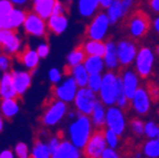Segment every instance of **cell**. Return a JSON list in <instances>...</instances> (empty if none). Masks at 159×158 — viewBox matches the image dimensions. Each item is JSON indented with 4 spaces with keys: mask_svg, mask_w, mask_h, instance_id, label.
I'll list each match as a JSON object with an SVG mask.
<instances>
[{
    "mask_svg": "<svg viewBox=\"0 0 159 158\" xmlns=\"http://www.w3.org/2000/svg\"><path fill=\"white\" fill-rule=\"evenodd\" d=\"M49 79L52 83H57L61 80V73L57 69H51L49 72Z\"/></svg>",
    "mask_w": 159,
    "mask_h": 158,
    "instance_id": "7bdbcfd3",
    "label": "cell"
},
{
    "mask_svg": "<svg viewBox=\"0 0 159 158\" xmlns=\"http://www.w3.org/2000/svg\"><path fill=\"white\" fill-rule=\"evenodd\" d=\"M11 69V58L7 53L0 54V71L8 72Z\"/></svg>",
    "mask_w": 159,
    "mask_h": 158,
    "instance_id": "74e56055",
    "label": "cell"
},
{
    "mask_svg": "<svg viewBox=\"0 0 159 158\" xmlns=\"http://www.w3.org/2000/svg\"><path fill=\"white\" fill-rule=\"evenodd\" d=\"M89 71V74H94V73H101L103 70V61L101 57H96V55H89L83 63Z\"/></svg>",
    "mask_w": 159,
    "mask_h": 158,
    "instance_id": "f546056e",
    "label": "cell"
},
{
    "mask_svg": "<svg viewBox=\"0 0 159 158\" xmlns=\"http://www.w3.org/2000/svg\"><path fill=\"white\" fill-rule=\"evenodd\" d=\"M106 131L103 127H95L82 148V155L87 158L102 157L103 151L106 148Z\"/></svg>",
    "mask_w": 159,
    "mask_h": 158,
    "instance_id": "7a4b0ae2",
    "label": "cell"
},
{
    "mask_svg": "<svg viewBox=\"0 0 159 158\" xmlns=\"http://www.w3.org/2000/svg\"><path fill=\"white\" fill-rule=\"evenodd\" d=\"M66 1H67V2H70V3H71V2H72V1H73V0H66Z\"/></svg>",
    "mask_w": 159,
    "mask_h": 158,
    "instance_id": "11a10c76",
    "label": "cell"
},
{
    "mask_svg": "<svg viewBox=\"0 0 159 158\" xmlns=\"http://www.w3.org/2000/svg\"><path fill=\"white\" fill-rule=\"evenodd\" d=\"M91 134V119L89 118V115L81 114L79 118L70 127L71 141L77 148H83Z\"/></svg>",
    "mask_w": 159,
    "mask_h": 158,
    "instance_id": "3957f363",
    "label": "cell"
},
{
    "mask_svg": "<svg viewBox=\"0 0 159 158\" xmlns=\"http://www.w3.org/2000/svg\"><path fill=\"white\" fill-rule=\"evenodd\" d=\"M77 85L76 82H75L74 77H70L67 79L62 85L57 87H53V96L57 100H61V101L66 102H72L74 101L75 95H76L77 92Z\"/></svg>",
    "mask_w": 159,
    "mask_h": 158,
    "instance_id": "7c38bea8",
    "label": "cell"
},
{
    "mask_svg": "<svg viewBox=\"0 0 159 158\" xmlns=\"http://www.w3.org/2000/svg\"><path fill=\"white\" fill-rule=\"evenodd\" d=\"M11 2L13 3V5H19V6H21V5H25V2H27L28 0H10Z\"/></svg>",
    "mask_w": 159,
    "mask_h": 158,
    "instance_id": "f907efd6",
    "label": "cell"
},
{
    "mask_svg": "<svg viewBox=\"0 0 159 158\" xmlns=\"http://www.w3.org/2000/svg\"><path fill=\"white\" fill-rule=\"evenodd\" d=\"M96 101L97 100L95 96V92H93L89 87H87V89L81 87L76 92L74 99L77 111L81 114H85V115H92Z\"/></svg>",
    "mask_w": 159,
    "mask_h": 158,
    "instance_id": "8992f818",
    "label": "cell"
},
{
    "mask_svg": "<svg viewBox=\"0 0 159 158\" xmlns=\"http://www.w3.org/2000/svg\"><path fill=\"white\" fill-rule=\"evenodd\" d=\"M37 52L38 54H39L40 58H47L50 53V47L48 43H41L39 44V47L37 48Z\"/></svg>",
    "mask_w": 159,
    "mask_h": 158,
    "instance_id": "b9f144b4",
    "label": "cell"
},
{
    "mask_svg": "<svg viewBox=\"0 0 159 158\" xmlns=\"http://www.w3.org/2000/svg\"><path fill=\"white\" fill-rule=\"evenodd\" d=\"M87 57L89 55H87L86 51H85L84 43H81V44L76 45L69 54V57H67V64L71 65V67L83 64Z\"/></svg>",
    "mask_w": 159,
    "mask_h": 158,
    "instance_id": "603a6c76",
    "label": "cell"
},
{
    "mask_svg": "<svg viewBox=\"0 0 159 158\" xmlns=\"http://www.w3.org/2000/svg\"><path fill=\"white\" fill-rule=\"evenodd\" d=\"M0 107L3 117L7 119H11L19 112V105L16 99H3Z\"/></svg>",
    "mask_w": 159,
    "mask_h": 158,
    "instance_id": "4316f807",
    "label": "cell"
},
{
    "mask_svg": "<svg viewBox=\"0 0 159 158\" xmlns=\"http://www.w3.org/2000/svg\"><path fill=\"white\" fill-rule=\"evenodd\" d=\"M106 124L108 126V128H112L115 133H117L118 135H122L125 128V122L122 112L118 109H115V107H111V109H107Z\"/></svg>",
    "mask_w": 159,
    "mask_h": 158,
    "instance_id": "4fadbf2b",
    "label": "cell"
},
{
    "mask_svg": "<svg viewBox=\"0 0 159 158\" xmlns=\"http://www.w3.org/2000/svg\"><path fill=\"white\" fill-rule=\"evenodd\" d=\"M144 153L147 157H159V141H149L145 144Z\"/></svg>",
    "mask_w": 159,
    "mask_h": 158,
    "instance_id": "836d02e7",
    "label": "cell"
},
{
    "mask_svg": "<svg viewBox=\"0 0 159 158\" xmlns=\"http://www.w3.org/2000/svg\"><path fill=\"white\" fill-rule=\"evenodd\" d=\"M155 52H156V54L159 57V44L156 45V48H155Z\"/></svg>",
    "mask_w": 159,
    "mask_h": 158,
    "instance_id": "db71d44e",
    "label": "cell"
},
{
    "mask_svg": "<svg viewBox=\"0 0 159 158\" xmlns=\"http://www.w3.org/2000/svg\"><path fill=\"white\" fill-rule=\"evenodd\" d=\"M16 154H17V157L19 158H28L29 157V149H28V146L25 143H19L16 146Z\"/></svg>",
    "mask_w": 159,
    "mask_h": 158,
    "instance_id": "f35d334b",
    "label": "cell"
},
{
    "mask_svg": "<svg viewBox=\"0 0 159 158\" xmlns=\"http://www.w3.org/2000/svg\"><path fill=\"white\" fill-rule=\"evenodd\" d=\"M84 48L87 55H96V57L104 58L106 53V43L103 42L102 39H91L86 43H84Z\"/></svg>",
    "mask_w": 159,
    "mask_h": 158,
    "instance_id": "7402d4cb",
    "label": "cell"
},
{
    "mask_svg": "<svg viewBox=\"0 0 159 158\" xmlns=\"http://www.w3.org/2000/svg\"><path fill=\"white\" fill-rule=\"evenodd\" d=\"M158 115H159V109H158Z\"/></svg>",
    "mask_w": 159,
    "mask_h": 158,
    "instance_id": "6f0895ef",
    "label": "cell"
},
{
    "mask_svg": "<svg viewBox=\"0 0 159 158\" xmlns=\"http://www.w3.org/2000/svg\"><path fill=\"white\" fill-rule=\"evenodd\" d=\"M2 127H3V122H2V118L0 117V132L2 131Z\"/></svg>",
    "mask_w": 159,
    "mask_h": 158,
    "instance_id": "f5cc1de1",
    "label": "cell"
},
{
    "mask_svg": "<svg viewBox=\"0 0 159 158\" xmlns=\"http://www.w3.org/2000/svg\"><path fill=\"white\" fill-rule=\"evenodd\" d=\"M123 26L127 28L135 38H144L152 29V19L145 10L135 9L125 16Z\"/></svg>",
    "mask_w": 159,
    "mask_h": 158,
    "instance_id": "6da1fadb",
    "label": "cell"
},
{
    "mask_svg": "<svg viewBox=\"0 0 159 158\" xmlns=\"http://www.w3.org/2000/svg\"><path fill=\"white\" fill-rule=\"evenodd\" d=\"M154 26H155V29H156V31L159 33V18H157V19L155 20Z\"/></svg>",
    "mask_w": 159,
    "mask_h": 158,
    "instance_id": "816d5d0a",
    "label": "cell"
},
{
    "mask_svg": "<svg viewBox=\"0 0 159 158\" xmlns=\"http://www.w3.org/2000/svg\"><path fill=\"white\" fill-rule=\"evenodd\" d=\"M6 17H7V15H5V13H2L0 11V30L3 29V23H5Z\"/></svg>",
    "mask_w": 159,
    "mask_h": 158,
    "instance_id": "681fc988",
    "label": "cell"
},
{
    "mask_svg": "<svg viewBox=\"0 0 159 158\" xmlns=\"http://www.w3.org/2000/svg\"><path fill=\"white\" fill-rule=\"evenodd\" d=\"M152 63H154V55L148 48L144 47L139 50L136 60V71L137 74L142 79H147L152 73Z\"/></svg>",
    "mask_w": 159,
    "mask_h": 158,
    "instance_id": "8fae6325",
    "label": "cell"
},
{
    "mask_svg": "<svg viewBox=\"0 0 159 158\" xmlns=\"http://www.w3.org/2000/svg\"><path fill=\"white\" fill-rule=\"evenodd\" d=\"M108 19L109 22L114 25L120 17H125V11L123 8L122 0H113L112 5L108 8Z\"/></svg>",
    "mask_w": 159,
    "mask_h": 158,
    "instance_id": "83f0119b",
    "label": "cell"
},
{
    "mask_svg": "<svg viewBox=\"0 0 159 158\" xmlns=\"http://www.w3.org/2000/svg\"><path fill=\"white\" fill-rule=\"evenodd\" d=\"M98 1H99V0H98Z\"/></svg>",
    "mask_w": 159,
    "mask_h": 158,
    "instance_id": "680465c9",
    "label": "cell"
},
{
    "mask_svg": "<svg viewBox=\"0 0 159 158\" xmlns=\"http://www.w3.org/2000/svg\"><path fill=\"white\" fill-rule=\"evenodd\" d=\"M147 5L155 12H159V0H147Z\"/></svg>",
    "mask_w": 159,
    "mask_h": 158,
    "instance_id": "bcb514c9",
    "label": "cell"
},
{
    "mask_svg": "<svg viewBox=\"0 0 159 158\" xmlns=\"http://www.w3.org/2000/svg\"><path fill=\"white\" fill-rule=\"evenodd\" d=\"M133 107L140 115H146L149 111V96L144 89H137L133 97Z\"/></svg>",
    "mask_w": 159,
    "mask_h": 158,
    "instance_id": "e0dca14e",
    "label": "cell"
},
{
    "mask_svg": "<svg viewBox=\"0 0 159 158\" xmlns=\"http://www.w3.org/2000/svg\"><path fill=\"white\" fill-rule=\"evenodd\" d=\"M48 29L52 33L60 35L65 31L67 27V18L64 13L61 15H51V17L48 19Z\"/></svg>",
    "mask_w": 159,
    "mask_h": 158,
    "instance_id": "d6986e66",
    "label": "cell"
},
{
    "mask_svg": "<svg viewBox=\"0 0 159 158\" xmlns=\"http://www.w3.org/2000/svg\"><path fill=\"white\" fill-rule=\"evenodd\" d=\"M113 0H99V5H101V7L103 8V9H105V8H109V6L112 5Z\"/></svg>",
    "mask_w": 159,
    "mask_h": 158,
    "instance_id": "c3c4849f",
    "label": "cell"
},
{
    "mask_svg": "<svg viewBox=\"0 0 159 158\" xmlns=\"http://www.w3.org/2000/svg\"><path fill=\"white\" fill-rule=\"evenodd\" d=\"M99 94L103 103L108 105L116 103L117 94H118V81H117V75H115L113 72H108L103 77Z\"/></svg>",
    "mask_w": 159,
    "mask_h": 158,
    "instance_id": "277c9868",
    "label": "cell"
},
{
    "mask_svg": "<svg viewBox=\"0 0 159 158\" xmlns=\"http://www.w3.org/2000/svg\"><path fill=\"white\" fill-rule=\"evenodd\" d=\"M157 136H158V141H159V128H158V135Z\"/></svg>",
    "mask_w": 159,
    "mask_h": 158,
    "instance_id": "9f6ffc18",
    "label": "cell"
},
{
    "mask_svg": "<svg viewBox=\"0 0 159 158\" xmlns=\"http://www.w3.org/2000/svg\"><path fill=\"white\" fill-rule=\"evenodd\" d=\"M0 48L3 53L9 55L17 54L21 48V39L17 35L15 29L0 30Z\"/></svg>",
    "mask_w": 159,
    "mask_h": 158,
    "instance_id": "ba28073f",
    "label": "cell"
},
{
    "mask_svg": "<svg viewBox=\"0 0 159 158\" xmlns=\"http://www.w3.org/2000/svg\"><path fill=\"white\" fill-rule=\"evenodd\" d=\"M146 90L147 94H148L149 100L152 101V104H157L159 102V85L157 84V82L148 81L146 83Z\"/></svg>",
    "mask_w": 159,
    "mask_h": 158,
    "instance_id": "d6a6232c",
    "label": "cell"
},
{
    "mask_svg": "<svg viewBox=\"0 0 159 158\" xmlns=\"http://www.w3.org/2000/svg\"><path fill=\"white\" fill-rule=\"evenodd\" d=\"M0 80H1V79H0Z\"/></svg>",
    "mask_w": 159,
    "mask_h": 158,
    "instance_id": "91938a15",
    "label": "cell"
},
{
    "mask_svg": "<svg viewBox=\"0 0 159 158\" xmlns=\"http://www.w3.org/2000/svg\"><path fill=\"white\" fill-rule=\"evenodd\" d=\"M66 113V104L61 100H52L42 115V123L45 126H53L59 123Z\"/></svg>",
    "mask_w": 159,
    "mask_h": 158,
    "instance_id": "52a82bcc",
    "label": "cell"
},
{
    "mask_svg": "<svg viewBox=\"0 0 159 158\" xmlns=\"http://www.w3.org/2000/svg\"><path fill=\"white\" fill-rule=\"evenodd\" d=\"M13 84H15L16 91L18 96H22L28 89L31 85V71H11Z\"/></svg>",
    "mask_w": 159,
    "mask_h": 158,
    "instance_id": "5bb4252c",
    "label": "cell"
},
{
    "mask_svg": "<svg viewBox=\"0 0 159 158\" xmlns=\"http://www.w3.org/2000/svg\"><path fill=\"white\" fill-rule=\"evenodd\" d=\"M18 61L21 62L28 70L32 72L37 69L38 64H39V60L40 57L38 54V52L34 50L30 49L29 45H25L22 49L21 52H18L17 53Z\"/></svg>",
    "mask_w": 159,
    "mask_h": 158,
    "instance_id": "9a60e30c",
    "label": "cell"
},
{
    "mask_svg": "<svg viewBox=\"0 0 159 158\" xmlns=\"http://www.w3.org/2000/svg\"><path fill=\"white\" fill-rule=\"evenodd\" d=\"M0 96L2 99H16L18 93L16 91L15 84H13L12 75L9 71L3 72L1 80H0Z\"/></svg>",
    "mask_w": 159,
    "mask_h": 158,
    "instance_id": "2e32d148",
    "label": "cell"
},
{
    "mask_svg": "<svg viewBox=\"0 0 159 158\" xmlns=\"http://www.w3.org/2000/svg\"><path fill=\"white\" fill-rule=\"evenodd\" d=\"M92 121L95 127H103L105 125L106 118H105L104 107H103V104L99 101H96V103H95L94 109L92 112Z\"/></svg>",
    "mask_w": 159,
    "mask_h": 158,
    "instance_id": "1f68e13d",
    "label": "cell"
},
{
    "mask_svg": "<svg viewBox=\"0 0 159 158\" xmlns=\"http://www.w3.org/2000/svg\"><path fill=\"white\" fill-rule=\"evenodd\" d=\"M13 157V154L11 151H2L0 153V158H12Z\"/></svg>",
    "mask_w": 159,
    "mask_h": 158,
    "instance_id": "7dc6e473",
    "label": "cell"
},
{
    "mask_svg": "<svg viewBox=\"0 0 159 158\" xmlns=\"http://www.w3.org/2000/svg\"><path fill=\"white\" fill-rule=\"evenodd\" d=\"M70 75H73L75 82H76V84L80 87H84L85 85H87L89 73L84 64H79V65H75V67H71V73H70Z\"/></svg>",
    "mask_w": 159,
    "mask_h": 158,
    "instance_id": "cb8c5ba5",
    "label": "cell"
},
{
    "mask_svg": "<svg viewBox=\"0 0 159 158\" xmlns=\"http://www.w3.org/2000/svg\"><path fill=\"white\" fill-rule=\"evenodd\" d=\"M109 19L108 16L104 13H98L94 17L92 22L85 28V37L89 39H96L101 40L106 33L107 27H108Z\"/></svg>",
    "mask_w": 159,
    "mask_h": 158,
    "instance_id": "30bf717a",
    "label": "cell"
},
{
    "mask_svg": "<svg viewBox=\"0 0 159 158\" xmlns=\"http://www.w3.org/2000/svg\"><path fill=\"white\" fill-rule=\"evenodd\" d=\"M99 5L98 0H80L79 11L83 17H89L95 12Z\"/></svg>",
    "mask_w": 159,
    "mask_h": 158,
    "instance_id": "4dcf8cb0",
    "label": "cell"
},
{
    "mask_svg": "<svg viewBox=\"0 0 159 158\" xmlns=\"http://www.w3.org/2000/svg\"><path fill=\"white\" fill-rule=\"evenodd\" d=\"M118 138H119V135L117 133H115L112 128L106 129V142L112 148H114V147L117 146V144H118Z\"/></svg>",
    "mask_w": 159,
    "mask_h": 158,
    "instance_id": "8d00e7d4",
    "label": "cell"
},
{
    "mask_svg": "<svg viewBox=\"0 0 159 158\" xmlns=\"http://www.w3.org/2000/svg\"><path fill=\"white\" fill-rule=\"evenodd\" d=\"M105 64L108 69H114L117 67L118 63V57H117V48L111 40L106 42V53H105Z\"/></svg>",
    "mask_w": 159,
    "mask_h": 158,
    "instance_id": "484cf974",
    "label": "cell"
},
{
    "mask_svg": "<svg viewBox=\"0 0 159 158\" xmlns=\"http://www.w3.org/2000/svg\"><path fill=\"white\" fill-rule=\"evenodd\" d=\"M102 82H103V77H101L99 73H94V74H89V82H87V87L92 90L93 92L97 93L101 90L102 86Z\"/></svg>",
    "mask_w": 159,
    "mask_h": 158,
    "instance_id": "e575fe53",
    "label": "cell"
},
{
    "mask_svg": "<svg viewBox=\"0 0 159 158\" xmlns=\"http://www.w3.org/2000/svg\"><path fill=\"white\" fill-rule=\"evenodd\" d=\"M145 133L148 137L150 138H154L155 136L158 135V127L156 126V124L152 123V122H149L145 126Z\"/></svg>",
    "mask_w": 159,
    "mask_h": 158,
    "instance_id": "ab89813d",
    "label": "cell"
},
{
    "mask_svg": "<svg viewBox=\"0 0 159 158\" xmlns=\"http://www.w3.org/2000/svg\"><path fill=\"white\" fill-rule=\"evenodd\" d=\"M65 11H66V8L64 7V5L62 2H60L59 0H57L54 8H53L52 15H61V13H64Z\"/></svg>",
    "mask_w": 159,
    "mask_h": 158,
    "instance_id": "ee69618b",
    "label": "cell"
},
{
    "mask_svg": "<svg viewBox=\"0 0 159 158\" xmlns=\"http://www.w3.org/2000/svg\"><path fill=\"white\" fill-rule=\"evenodd\" d=\"M57 0H34L33 1V11L42 17L43 19H49L52 15L53 8Z\"/></svg>",
    "mask_w": 159,
    "mask_h": 158,
    "instance_id": "44dd1931",
    "label": "cell"
},
{
    "mask_svg": "<svg viewBox=\"0 0 159 158\" xmlns=\"http://www.w3.org/2000/svg\"><path fill=\"white\" fill-rule=\"evenodd\" d=\"M123 84H124V90H125V94H126L127 99H128L129 101H132L135 95V92H136V90H137V79L134 73H132V72L125 73Z\"/></svg>",
    "mask_w": 159,
    "mask_h": 158,
    "instance_id": "d4e9b609",
    "label": "cell"
},
{
    "mask_svg": "<svg viewBox=\"0 0 159 158\" xmlns=\"http://www.w3.org/2000/svg\"><path fill=\"white\" fill-rule=\"evenodd\" d=\"M118 156L119 155L116 154V151H115L113 148H105L102 154L103 158H116V157H118Z\"/></svg>",
    "mask_w": 159,
    "mask_h": 158,
    "instance_id": "f6af8a7d",
    "label": "cell"
},
{
    "mask_svg": "<svg viewBox=\"0 0 159 158\" xmlns=\"http://www.w3.org/2000/svg\"><path fill=\"white\" fill-rule=\"evenodd\" d=\"M81 156L80 151L73 143L62 141L59 148L52 155L53 158H79Z\"/></svg>",
    "mask_w": 159,
    "mask_h": 158,
    "instance_id": "ac0fdd59",
    "label": "cell"
},
{
    "mask_svg": "<svg viewBox=\"0 0 159 158\" xmlns=\"http://www.w3.org/2000/svg\"><path fill=\"white\" fill-rule=\"evenodd\" d=\"M25 32L33 37H44L47 35L48 25L45 19L40 17L34 11H30L25 13V20L23 22Z\"/></svg>",
    "mask_w": 159,
    "mask_h": 158,
    "instance_id": "5b68a950",
    "label": "cell"
},
{
    "mask_svg": "<svg viewBox=\"0 0 159 158\" xmlns=\"http://www.w3.org/2000/svg\"><path fill=\"white\" fill-rule=\"evenodd\" d=\"M25 13L23 12L22 10L19 9H15L7 15L5 19V23H3V28L6 29H18L20 26H23V22L25 20Z\"/></svg>",
    "mask_w": 159,
    "mask_h": 158,
    "instance_id": "ffe728a7",
    "label": "cell"
},
{
    "mask_svg": "<svg viewBox=\"0 0 159 158\" xmlns=\"http://www.w3.org/2000/svg\"><path fill=\"white\" fill-rule=\"evenodd\" d=\"M30 157L32 158H49L52 157V154L50 151L49 145L44 144L42 141L40 139H35L34 145H33L32 151H31V155Z\"/></svg>",
    "mask_w": 159,
    "mask_h": 158,
    "instance_id": "f1b7e54d",
    "label": "cell"
},
{
    "mask_svg": "<svg viewBox=\"0 0 159 158\" xmlns=\"http://www.w3.org/2000/svg\"><path fill=\"white\" fill-rule=\"evenodd\" d=\"M117 57L118 62L120 63V67L118 70V73L122 74V71L126 69L132 61L134 60L137 52V47L134 41L130 40H123L117 43Z\"/></svg>",
    "mask_w": 159,
    "mask_h": 158,
    "instance_id": "9c48e42d",
    "label": "cell"
},
{
    "mask_svg": "<svg viewBox=\"0 0 159 158\" xmlns=\"http://www.w3.org/2000/svg\"><path fill=\"white\" fill-rule=\"evenodd\" d=\"M129 123H130L132 129L136 136H142L145 133V126H146V124L142 119L137 118V117H133V118H130Z\"/></svg>",
    "mask_w": 159,
    "mask_h": 158,
    "instance_id": "d590c367",
    "label": "cell"
},
{
    "mask_svg": "<svg viewBox=\"0 0 159 158\" xmlns=\"http://www.w3.org/2000/svg\"><path fill=\"white\" fill-rule=\"evenodd\" d=\"M61 138H62V136H57V137H52V138L50 139L49 142V147H50V151H51V154H54L57 151V149L59 148L60 144H61Z\"/></svg>",
    "mask_w": 159,
    "mask_h": 158,
    "instance_id": "60d3db41",
    "label": "cell"
}]
</instances>
